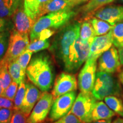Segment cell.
Masks as SVG:
<instances>
[{
  "label": "cell",
  "instance_id": "obj_23",
  "mask_svg": "<svg viewBox=\"0 0 123 123\" xmlns=\"http://www.w3.org/2000/svg\"><path fill=\"white\" fill-rule=\"evenodd\" d=\"M17 8L13 0H0V17H12Z\"/></svg>",
  "mask_w": 123,
  "mask_h": 123
},
{
  "label": "cell",
  "instance_id": "obj_40",
  "mask_svg": "<svg viewBox=\"0 0 123 123\" xmlns=\"http://www.w3.org/2000/svg\"><path fill=\"white\" fill-rule=\"evenodd\" d=\"M119 55L120 63L121 65L123 66V46L119 49Z\"/></svg>",
  "mask_w": 123,
  "mask_h": 123
},
{
  "label": "cell",
  "instance_id": "obj_37",
  "mask_svg": "<svg viewBox=\"0 0 123 123\" xmlns=\"http://www.w3.org/2000/svg\"><path fill=\"white\" fill-rule=\"evenodd\" d=\"M55 31L53 29H46L43 30L41 33H39L38 39L41 40H46L48 39L49 38L51 37L54 34Z\"/></svg>",
  "mask_w": 123,
  "mask_h": 123
},
{
  "label": "cell",
  "instance_id": "obj_11",
  "mask_svg": "<svg viewBox=\"0 0 123 123\" xmlns=\"http://www.w3.org/2000/svg\"><path fill=\"white\" fill-rule=\"evenodd\" d=\"M121 66L119 51L115 46H112L109 50L102 54L98 62V71L110 74L119 71Z\"/></svg>",
  "mask_w": 123,
  "mask_h": 123
},
{
  "label": "cell",
  "instance_id": "obj_38",
  "mask_svg": "<svg viewBox=\"0 0 123 123\" xmlns=\"http://www.w3.org/2000/svg\"><path fill=\"white\" fill-rule=\"evenodd\" d=\"M51 1L52 0H38V2H39V13L41 9L43 8L46 5Z\"/></svg>",
  "mask_w": 123,
  "mask_h": 123
},
{
  "label": "cell",
  "instance_id": "obj_28",
  "mask_svg": "<svg viewBox=\"0 0 123 123\" xmlns=\"http://www.w3.org/2000/svg\"><path fill=\"white\" fill-rule=\"evenodd\" d=\"M12 31L6 30L0 33V61L6 53Z\"/></svg>",
  "mask_w": 123,
  "mask_h": 123
},
{
  "label": "cell",
  "instance_id": "obj_27",
  "mask_svg": "<svg viewBox=\"0 0 123 123\" xmlns=\"http://www.w3.org/2000/svg\"><path fill=\"white\" fill-rule=\"evenodd\" d=\"M50 44V42L48 39H36L30 42V43H29V46H27L26 50L32 51L33 53H38L49 48Z\"/></svg>",
  "mask_w": 123,
  "mask_h": 123
},
{
  "label": "cell",
  "instance_id": "obj_33",
  "mask_svg": "<svg viewBox=\"0 0 123 123\" xmlns=\"http://www.w3.org/2000/svg\"><path fill=\"white\" fill-rule=\"evenodd\" d=\"M13 111V109L0 108V123H10Z\"/></svg>",
  "mask_w": 123,
  "mask_h": 123
},
{
  "label": "cell",
  "instance_id": "obj_7",
  "mask_svg": "<svg viewBox=\"0 0 123 123\" xmlns=\"http://www.w3.org/2000/svg\"><path fill=\"white\" fill-rule=\"evenodd\" d=\"M29 43V34L20 33L13 29L10 34L6 53L0 62L9 64L10 62L17 60L20 55L26 50Z\"/></svg>",
  "mask_w": 123,
  "mask_h": 123
},
{
  "label": "cell",
  "instance_id": "obj_29",
  "mask_svg": "<svg viewBox=\"0 0 123 123\" xmlns=\"http://www.w3.org/2000/svg\"><path fill=\"white\" fill-rule=\"evenodd\" d=\"M26 90V87L25 81H24L19 84V87L14 99V110H20L25 95Z\"/></svg>",
  "mask_w": 123,
  "mask_h": 123
},
{
  "label": "cell",
  "instance_id": "obj_21",
  "mask_svg": "<svg viewBox=\"0 0 123 123\" xmlns=\"http://www.w3.org/2000/svg\"><path fill=\"white\" fill-rule=\"evenodd\" d=\"M90 21L95 30L96 36L105 35L112 30L113 26L106 21L96 17H91Z\"/></svg>",
  "mask_w": 123,
  "mask_h": 123
},
{
  "label": "cell",
  "instance_id": "obj_36",
  "mask_svg": "<svg viewBox=\"0 0 123 123\" xmlns=\"http://www.w3.org/2000/svg\"><path fill=\"white\" fill-rule=\"evenodd\" d=\"M14 100L7 99L5 97L0 96V108H5L13 109L14 110Z\"/></svg>",
  "mask_w": 123,
  "mask_h": 123
},
{
  "label": "cell",
  "instance_id": "obj_46",
  "mask_svg": "<svg viewBox=\"0 0 123 123\" xmlns=\"http://www.w3.org/2000/svg\"><path fill=\"white\" fill-rule=\"evenodd\" d=\"M78 1H79V2L80 3V4H82V3H83L84 2H86V1H88V0H77Z\"/></svg>",
  "mask_w": 123,
  "mask_h": 123
},
{
  "label": "cell",
  "instance_id": "obj_2",
  "mask_svg": "<svg viewBox=\"0 0 123 123\" xmlns=\"http://www.w3.org/2000/svg\"><path fill=\"white\" fill-rule=\"evenodd\" d=\"M80 25L78 22L66 25L54 37L49 50L59 63L65 62L70 46L79 37Z\"/></svg>",
  "mask_w": 123,
  "mask_h": 123
},
{
  "label": "cell",
  "instance_id": "obj_47",
  "mask_svg": "<svg viewBox=\"0 0 123 123\" xmlns=\"http://www.w3.org/2000/svg\"><path fill=\"white\" fill-rule=\"evenodd\" d=\"M119 1H120V2L123 3V0H119Z\"/></svg>",
  "mask_w": 123,
  "mask_h": 123
},
{
  "label": "cell",
  "instance_id": "obj_20",
  "mask_svg": "<svg viewBox=\"0 0 123 123\" xmlns=\"http://www.w3.org/2000/svg\"><path fill=\"white\" fill-rule=\"evenodd\" d=\"M8 70L13 81L19 84L21 82L25 81L26 73L22 70L17 60H14L9 63Z\"/></svg>",
  "mask_w": 123,
  "mask_h": 123
},
{
  "label": "cell",
  "instance_id": "obj_25",
  "mask_svg": "<svg viewBox=\"0 0 123 123\" xmlns=\"http://www.w3.org/2000/svg\"><path fill=\"white\" fill-rule=\"evenodd\" d=\"M111 31L113 45L117 49L121 48L123 46V21L113 25Z\"/></svg>",
  "mask_w": 123,
  "mask_h": 123
},
{
  "label": "cell",
  "instance_id": "obj_43",
  "mask_svg": "<svg viewBox=\"0 0 123 123\" xmlns=\"http://www.w3.org/2000/svg\"><path fill=\"white\" fill-rule=\"evenodd\" d=\"M111 123H123V118H117L116 119H115V120Z\"/></svg>",
  "mask_w": 123,
  "mask_h": 123
},
{
  "label": "cell",
  "instance_id": "obj_26",
  "mask_svg": "<svg viewBox=\"0 0 123 123\" xmlns=\"http://www.w3.org/2000/svg\"><path fill=\"white\" fill-rule=\"evenodd\" d=\"M25 11L35 21L39 19V2L38 0H24Z\"/></svg>",
  "mask_w": 123,
  "mask_h": 123
},
{
  "label": "cell",
  "instance_id": "obj_6",
  "mask_svg": "<svg viewBox=\"0 0 123 123\" xmlns=\"http://www.w3.org/2000/svg\"><path fill=\"white\" fill-rule=\"evenodd\" d=\"M97 103V99L92 92H80L76 97L70 113L75 115L83 123L92 121V114Z\"/></svg>",
  "mask_w": 123,
  "mask_h": 123
},
{
  "label": "cell",
  "instance_id": "obj_19",
  "mask_svg": "<svg viewBox=\"0 0 123 123\" xmlns=\"http://www.w3.org/2000/svg\"><path fill=\"white\" fill-rule=\"evenodd\" d=\"M116 115V113L111 110L105 102L100 101L96 103L92 112V121L111 119Z\"/></svg>",
  "mask_w": 123,
  "mask_h": 123
},
{
  "label": "cell",
  "instance_id": "obj_4",
  "mask_svg": "<svg viewBox=\"0 0 123 123\" xmlns=\"http://www.w3.org/2000/svg\"><path fill=\"white\" fill-rule=\"evenodd\" d=\"M119 80L112 74L98 71L92 93L97 100L101 101L109 96H122L123 88Z\"/></svg>",
  "mask_w": 123,
  "mask_h": 123
},
{
  "label": "cell",
  "instance_id": "obj_34",
  "mask_svg": "<svg viewBox=\"0 0 123 123\" xmlns=\"http://www.w3.org/2000/svg\"><path fill=\"white\" fill-rule=\"evenodd\" d=\"M54 123H83L79 118L69 112L67 115L58 120Z\"/></svg>",
  "mask_w": 123,
  "mask_h": 123
},
{
  "label": "cell",
  "instance_id": "obj_44",
  "mask_svg": "<svg viewBox=\"0 0 123 123\" xmlns=\"http://www.w3.org/2000/svg\"><path fill=\"white\" fill-rule=\"evenodd\" d=\"M40 123H53V121H51L50 119V118H47L46 120H44L43 121Z\"/></svg>",
  "mask_w": 123,
  "mask_h": 123
},
{
  "label": "cell",
  "instance_id": "obj_1",
  "mask_svg": "<svg viewBox=\"0 0 123 123\" xmlns=\"http://www.w3.org/2000/svg\"><path fill=\"white\" fill-rule=\"evenodd\" d=\"M29 81L43 92L51 88L54 80L53 66L47 53H41L31 59L26 70Z\"/></svg>",
  "mask_w": 123,
  "mask_h": 123
},
{
  "label": "cell",
  "instance_id": "obj_18",
  "mask_svg": "<svg viewBox=\"0 0 123 123\" xmlns=\"http://www.w3.org/2000/svg\"><path fill=\"white\" fill-rule=\"evenodd\" d=\"M114 1L115 0H90L87 4L80 8L79 12L84 17L90 18L97 10Z\"/></svg>",
  "mask_w": 123,
  "mask_h": 123
},
{
  "label": "cell",
  "instance_id": "obj_14",
  "mask_svg": "<svg viewBox=\"0 0 123 123\" xmlns=\"http://www.w3.org/2000/svg\"><path fill=\"white\" fill-rule=\"evenodd\" d=\"M113 44L111 30L105 35L96 36L90 46V51L87 59L98 60L102 54L109 50Z\"/></svg>",
  "mask_w": 123,
  "mask_h": 123
},
{
  "label": "cell",
  "instance_id": "obj_24",
  "mask_svg": "<svg viewBox=\"0 0 123 123\" xmlns=\"http://www.w3.org/2000/svg\"><path fill=\"white\" fill-rule=\"evenodd\" d=\"M104 100L111 110L123 117V101L119 97L109 96L106 97Z\"/></svg>",
  "mask_w": 123,
  "mask_h": 123
},
{
  "label": "cell",
  "instance_id": "obj_3",
  "mask_svg": "<svg viewBox=\"0 0 123 123\" xmlns=\"http://www.w3.org/2000/svg\"><path fill=\"white\" fill-rule=\"evenodd\" d=\"M76 14L71 10H64L47 14L39 18L30 33V42L38 39L39 33L46 29H56L64 26Z\"/></svg>",
  "mask_w": 123,
  "mask_h": 123
},
{
  "label": "cell",
  "instance_id": "obj_17",
  "mask_svg": "<svg viewBox=\"0 0 123 123\" xmlns=\"http://www.w3.org/2000/svg\"><path fill=\"white\" fill-rule=\"evenodd\" d=\"M81 4L77 0H52L48 3L41 10L39 17L47 14L61 11L64 10H71L74 7Z\"/></svg>",
  "mask_w": 123,
  "mask_h": 123
},
{
  "label": "cell",
  "instance_id": "obj_15",
  "mask_svg": "<svg viewBox=\"0 0 123 123\" xmlns=\"http://www.w3.org/2000/svg\"><path fill=\"white\" fill-rule=\"evenodd\" d=\"M93 15L113 26L123 21V6L106 5L95 12Z\"/></svg>",
  "mask_w": 123,
  "mask_h": 123
},
{
  "label": "cell",
  "instance_id": "obj_5",
  "mask_svg": "<svg viewBox=\"0 0 123 123\" xmlns=\"http://www.w3.org/2000/svg\"><path fill=\"white\" fill-rule=\"evenodd\" d=\"M91 44L82 41L80 37L73 43L70 46L68 56L63 64L66 72H76L86 62L90 54Z\"/></svg>",
  "mask_w": 123,
  "mask_h": 123
},
{
  "label": "cell",
  "instance_id": "obj_35",
  "mask_svg": "<svg viewBox=\"0 0 123 123\" xmlns=\"http://www.w3.org/2000/svg\"><path fill=\"white\" fill-rule=\"evenodd\" d=\"M13 24L9 18L0 17V33L6 30L12 31L14 29Z\"/></svg>",
  "mask_w": 123,
  "mask_h": 123
},
{
  "label": "cell",
  "instance_id": "obj_39",
  "mask_svg": "<svg viewBox=\"0 0 123 123\" xmlns=\"http://www.w3.org/2000/svg\"><path fill=\"white\" fill-rule=\"evenodd\" d=\"M112 123V118L108 119H103L99 120L93 121L91 123Z\"/></svg>",
  "mask_w": 123,
  "mask_h": 123
},
{
  "label": "cell",
  "instance_id": "obj_22",
  "mask_svg": "<svg viewBox=\"0 0 123 123\" xmlns=\"http://www.w3.org/2000/svg\"><path fill=\"white\" fill-rule=\"evenodd\" d=\"M96 34L91 23L89 21H84L80 25L79 37L82 41L91 43Z\"/></svg>",
  "mask_w": 123,
  "mask_h": 123
},
{
  "label": "cell",
  "instance_id": "obj_30",
  "mask_svg": "<svg viewBox=\"0 0 123 123\" xmlns=\"http://www.w3.org/2000/svg\"><path fill=\"white\" fill-rule=\"evenodd\" d=\"M18 85L19 84L15 83V81H12L11 84L6 88L3 90L1 96L14 100L17 91L18 90V87H19Z\"/></svg>",
  "mask_w": 123,
  "mask_h": 123
},
{
  "label": "cell",
  "instance_id": "obj_45",
  "mask_svg": "<svg viewBox=\"0 0 123 123\" xmlns=\"http://www.w3.org/2000/svg\"><path fill=\"white\" fill-rule=\"evenodd\" d=\"M2 91H3L2 86V84H1V82H0V96H1V93H2Z\"/></svg>",
  "mask_w": 123,
  "mask_h": 123
},
{
  "label": "cell",
  "instance_id": "obj_12",
  "mask_svg": "<svg viewBox=\"0 0 123 123\" xmlns=\"http://www.w3.org/2000/svg\"><path fill=\"white\" fill-rule=\"evenodd\" d=\"M77 89V81L75 75L67 73H62L56 77L52 92L54 100Z\"/></svg>",
  "mask_w": 123,
  "mask_h": 123
},
{
  "label": "cell",
  "instance_id": "obj_31",
  "mask_svg": "<svg viewBox=\"0 0 123 123\" xmlns=\"http://www.w3.org/2000/svg\"><path fill=\"white\" fill-rule=\"evenodd\" d=\"M33 52L30 51L26 50L24 53L22 54L18 58L17 60L18 63L22 67V70L26 73V70L28 66L29 63L31 61L32 55H33Z\"/></svg>",
  "mask_w": 123,
  "mask_h": 123
},
{
  "label": "cell",
  "instance_id": "obj_48",
  "mask_svg": "<svg viewBox=\"0 0 123 123\" xmlns=\"http://www.w3.org/2000/svg\"><path fill=\"white\" fill-rule=\"evenodd\" d=\"M123 98V95H122V96H121Z\"/></svg>",
  "mask_w": 123,
  "mask_h": 123
},
{
  "label": "cell",
  "instance_id": "obj_10",
  "mask_svg": "<svg viewBox=\"0 0 123 123\" xmlns=\"http://www.w3.org/2000/svg\"><path fill=\"white\" fill-rule=\"evenodd\" d=\"M52 93L44 92L27 118V123H40L47 119L54 103Z\"/></svg>",
  "mask_w": 123,
  "mask_h": 123
},
{
  "label": "cell",
  "instance_id": "obj_42",
  "mask_svg": "<svg viewBox=\"0 0 123 123\" xmlns=\"http://www.w3.org/2000/svg\"><path fill=\"white\" fill-rule=\"evenodd\" d=\"M15 4L16 5V6L18 7H19V6L20 5H21L24 2V0H13Z\"/></svg>",
  "mask_w": 123,
  "mask_h": 123
},
{
  "label": "cell",
  "instance_id": "obj_9",
  "mask_svg": "<svg viewBox=\"0 0 123 123\" xmlns=\"http://www.w3.org/2000/svg\"><path fill=\"white\" fill-rule=\"evenodd\" d=\"M76 98V92L72 91L58 97L54 101L49 118L55 121L67 115L71 110Z\"/></svg>",
  "mask_w": 123,
  "mask_h": 123
},
{
  "label": "cell",
  "instance_id": "obj_8",
  "mask_svg": "<svg viewBox=\"0 0 123 123\" xmlns=\"http://www.w3.org/2000/svg\"><path fill=\"white\" fill-rule=\"evenodd\" d=\"M98 62L95 59H87L78 76V87L84 93H91L96 80Z\"/></svg>",
  "mask_w": 123,
  "mask_h": 123
},
{
  "label": "cell",
  "instance_id": "obj_16",
  "mask_svg": "<svg viewBox=\"0 0 123 123\" xmlns=\"http://www.w3.org/2000/svg\"><path fill=\"white\" fill-rule=\"evenodd\" d=\"M26 87L25 95L20 110L28 117L33 108L41 98L42 93L34 84L30 83L29 81L26 83Z\"/></svg>",
  "mask_w": 123,
  "mask_h": 123
},
{
  "label": "cell",
  "instance_id": "obj_41",
  "mask_svg": "<svg viewBox=\"0 0 123 123\" xmlns=\"http://www.w3.org/2000/svg\"><path fill=\"white\" fill-rule=\"evenodd\" d=\"M118 79L122 87L123 88V69H122L119 72V75H118Z\"/></svg>",
  "mask_w": 123,
  "mask_h": 123
},
{
  "label": "cell",
  "instance_id": "obj_13",
  "mask_svg": "<svg viewBox=\"0 0 123 123\" xmlns=\"http://www.w3.org/2000/svg\"><path fill=\"white\" fill-rule=\"evenodd\" d=\"M14 29L20 33L29 34L36 21L30 18L25 11L24 2L20 5L12 16Z\"/></svg>",
  "mask_w": 123,
  "mask_h": 123
},
{
  "label": "cell",
  "instance_id": "obj_32",
  "mask_svg": "<svg viewBox=\"0 0 123 123\" xmlns=\"http://www.w3.org/2000/svg\"><path fill=\"white\" fill-rule=\"evenodd\" d=\"M27 118L20 110H14L10 123H27Z\"/></svg>",
  "mask_w": 123,
  "mask_h": 123
}]
</instances>
